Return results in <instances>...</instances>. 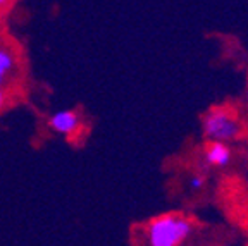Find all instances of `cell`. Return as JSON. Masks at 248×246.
<instances>
[{
	"label": "cell",
	"instance_id": "obj_1",
	"mask_svg": "<svg viewBox=\"0 0 248 246\" xmlns=\"http://www.w3.org/2000/svg\"><path fill=\"white\" fill-rule=\"evenodd\" d=\"M193 231L190 219L179 214H162L145 226V246H181Z\"/></svg>",
	"mask_w": 248,
	"mask_h": 246
},
{
	"label": "cell",
	"instance_id": "obj_4",
	"mask_svg": "<svg viewBox=\"0 0 248 246\" xmlns=\"http://www.w3.org/2000/svg\"><path fill=\"white\" fill-rule=\"evenodd\" d=\"M46 126L54 133L73 139L79 135L83 127V119L78 110H59L46 119Z\"/></svg>",
	"mask_w": 248,
	"mask_h": 246
},
{
	"label": "cell",
	"instance_id": "obj_7",
	"mask_svg": "<svg viewBox=\"0 0 248 246\" xmlns=\"http://www.w3.org/2000/svg\"><path fill=\"white\" fill-rule=\"evenodd\" d=\"M203 184H205V179H203V176H193L190 179V188L191 189H202V188H203Z\"/></svg>",
	"mask_w": 248,
	"mask_h": 246
},
{
	"label": "cell",
	"instance_id": "obj_3",
	"mask_svg": "<svg viewBox=\"0 0 248 246\" xmlns=\"http://www.w3.org/2000/svg\"><path fill=\"white\" fill-rule=\"evenodd\" d=\"M203 133L212 143H224L240 136L241 124L232 112L226 108H212L203 117Z\"/></svg>",
	"mask_w": 248,
	"mask_h": 246
},
{
	"label": "cell",
	"instance_id": "obj_8",
	"mask_svg": "<svg viewBox=\"0 0 248 246\" xmlns=\"http://www.w3.org/2000/svg\"><path fill=\"white\" fill-rule=\"evenodd\" d=\"M12 5H14L12 2H5V0H0V14H5V12H7L5 9L12 7Z\"/></svg>",
	"mask_w": 248,
	"mask_h": 246
},
{
	"label": "cell",
	"instance_id": "obj_6",
	"mask_svg": "<svg viewBox=\"0 0 248 246\" xmlns=\"http://www.w3.org/2000/svg\"><path fill=\"white\" fill-rule=\"evenodd\" d=\"M12 95H14L12 90L0 86V114L9 107V104H11V100H12Z\"/></svg>",
	"mask_w": 248,
	"mask_h": 246
},
{
	"label": "cell",
	"instance_id": "obj_2",
	"mask_svg": "<svg viewBox=\"0 0 248 246\" xmlns=\"http://www.w3.org/2000/svg\"><path fill=\"white\" fill-rule=\"evenodd\" d=\"M24 69L19 45L9 36H0V86L14 92Z\"/></svg>",
	"mask_w": 248,
	"mask_h": 246
},
{
	"label": "cell",
	"instance_id": "obj_5",
	"mask_svg": "<svg viewBox=\"0 0 248 246\" xmlns=\"http://www.w3.org/2000/svg\"><path fill=\"white\" fill-rule=\"evenodd\" d=\"M205 158L210 166L216 167H224L231 160V150L228 148L226 143H210L209 148L205 152Z\"/></svg>",
	"mask_w": 248,
	"mask_h": 246
}]
</instances>
